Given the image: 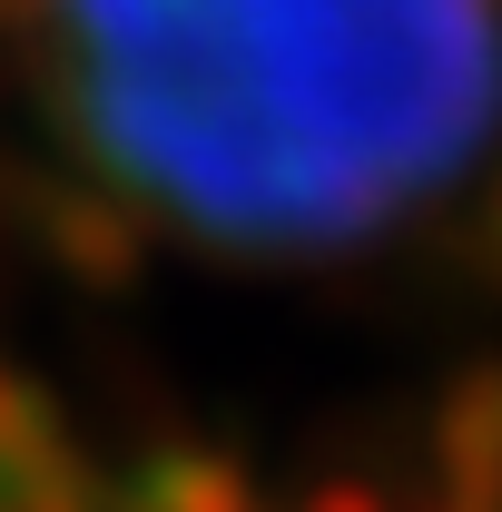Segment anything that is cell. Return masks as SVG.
<instances>
[{"instance_id": "obj_5", "label": "cell", "mask_w": 502, "mask_h": 512, "mask_svg": "<svg viewBox=\"0 0 502 512\" xmlns=\"http://www.w3.org/2000/svg\"><path fill=\"white\" fill-rule=\"evenodd\" d=\"M40 20H50V0H0V40H40Z\"/></svg>"}, {"instance_id": "obj_3", "label": "cell", "mask_w": 502, "mask_h": 512, "mask_svg": "<svg viewBox=\"0 0 502 512\" xmlns=\"http://www.w3.org/2000/svg\"><path fill=\"white\" fill-rule=\"evenodd\" d=\"M89 512H266L256 473L217 444H158L128 473H99Z\"/></svg>"}, {"instance_id": "obj_2", "label": "cell", "mask_w": 502, "mask_h": 512, "mask_svg": "<svg viewBox=\"0 0 502 512\" xmlns=\"http://www.w3.org/2000/svg\"><path fill=\"white\" fill-rule=\"evenodd\" d=\"M0 207H10V227L30 237V256L60 266L69 286H89V296H128L138 266H148V217H138L119 188H99V178L20 168V178H0Z\"/></svg>"}, {"instance_id": "obj_4", "label": "cell", "mask_w": 502, "mask_h": 512, "mask_svg": "<svg viewBox=\"0 0 502 512\" xmlns=\"http://www.w3.org/2000/svg\"><path fill=\"white\" fill-rule=\"evenodd\" d=\"M296 512H394V493H384V483H365V473H335V483H306V493H296Z\"/></svg>"}, {"instance_id": "obj_6", "label": "cell", "mask_w": 502, "mask_h": 512, "mask_svg": "<svg viewBox=\"0 0 502 512\" xmlns=\"http://www.w3.org/2000/svg\"><path fill=\"white\" fill-rule=\"evenodd\" d=\"M473 247H483V276L502 286V178H493V207H483V237H473Z\"/></svg>"}, {"instance_id": "obj_1", "label": "cell", "mask_w": 502, "mask_h": 512, "mask_svg": "<svg viewBox=\"0 0 502 512\" xmlns=\"http://www.w3.org/2000/svg\"><path fill=\"white\" fill-rule=\"evenodd\" d=\"M79 158L217 256H355L502 119V0H50Z\"/></svg>"}]
</instances>
